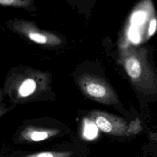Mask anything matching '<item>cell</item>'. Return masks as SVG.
Segmentation results:
<instances>
[{
  "mask_svg": "<svg viewBox=\"0 0 157 157\" xmlns=\"http://www.w3.org/2000/svg\"><path fill=\"white\" fill-rule=\"evenodd\" d=\"M125 69L129 76L140 83L145 91L152 94L157 92V76L149 64L146 55L130 56L126 60Z\"/></svg>",
  "mask_w": 157,
  "mask_h": 157,
  "instance_id": "obj_1",
  "label": "cell"
},
{
  "mask_svg": "<svg viewBox=\"0 0 157 157\" xmlns=\"http://www.w3.org/2000/svg\"><path fill=\"white\" fill-rule=\"evenodd\" d=\"M89 116L98 128L106 134L118 136L128 135V125L120 117L99 110L91 112Z\"/></svg>",
  "mask_w": 157,
  "mask_h": 157,
  "instance_id": "obj_2",
  "label": "cell"
},
{
  "mask_svg": "<svg viewBox=\"0 0 157 157\" xmlns=\"http://www.w3.org/2000/svg\"><path fill=\"white\" fill-rule=\"evenodd\" d=\"M59 132L57 129H45L34 126L26 127L21 132V137L23 140L29 142H40L46 140Z\"/></svg>",
  "mask_w": 157,
  "mask_h": 157,
  "instance_id": "obj_3",
  "label": "cell"
},
{
  "mask_svg": "<svg viewBox=\"0 0 157 157\" xmlns=\"http://www.w3.org/2000/svg\"><path fill=\"white\" fill-rule=\"evenodd\" d=\"M86 91L90 96L94 99L104 102H110L109 99H107V98H109L110 97L107 90L104 86L100 84L95 83L88 84L86 87Z\"/></svg>",
  "mask_w": 157,
  "mask_h": 157,
  "instance_id": "obj_4",
  "label": "cell"
},
{
  "mask_svg": "<svg viewBox=\"0 0 157 157\" xmlns=\"http://www.w3.org/2000/svg\"><path fill=\"white\" fill-rule=\"evenodd\" d=\"M99 129L96 124L90 118H84L82 128V136L84 139L91 140L97 138Z\"/></svg>",
  "mask_w": 157,
  "mask_h": 157,
  "instance_id": "obj_5",
  "label": "cell"
},
{
  "mask_svg": "<svg viewBox=\"0 0 157 157\" xmlns=\"http://www.w3.org/2000/svg\"><path fill=\"white\" fill-rule=\"evenodd\" d=\"M36 88L35 81L31 78H28L23 81L18 89V93L21 97H27L33 93Z\"/></svg>",
  "mask_w": 157,
  "mask_h": 157,
  "instance_id": "obj_6",
  "label": "cell"
},
{
  "mask_svg": "<svg viewBox=\"0 0 157 157\" xmlns=\"http://www.w3.org/2000/svg\"><path fill=\"white\" fill-rule=\"evenodd\" d=\"M71 151H42L24 157H70Z\"/></svg>",
  "mask_w": 157,
  "mask_h": 157,
  "instance_id": "obj_7",
  "label": "cell"
},
{
  "mask_svg": "<svg viewBox=\"0 0 157 157\" xmlns=\"http://www.w3.org/2000/svg\"><path fill=\"white\" fill-rule=\"evenodd\" d=\"M141 130L140 122L138 119L131 121L130 124L128 126V135L134 134L138 133Z\"/></svg>",
  "mask_w": 157,
  "mask_h": 157,
  "instance_id": "obj_8",
  "label": "cell"
},
{
  "mask_svg": "<svg viewBox=\"0 0 157 157\" xmlns=\"http://www.w3.org/2000/svg\"><path fill=\"white\" fill-rule=\"evenodd\" d=\"M29 37L32 40H33L37 43L45 44L47 42L46 37L44 35L39 34V33H31L29 34Z\"/></svg>",
  "mask_w": 157,
  "mask_h": 157,
  "instance_id": "obj_9",
  "label": "cell"
},
{
  "mask_svg": "<svg viewBox=\"0 0 157 157\" xmlns=\"http://www.w3.org/2000/svg\"><path fill=\"white\" fill-rule=\"evenodd\" d=\"M15 0H0V3L2 5H10L12 4Z\"/></svg>",
  "mask_w": 157,
  "mask_h": 157,
  "instance_id": "obj_10",
  "label": "cell"
}]
</instances>
